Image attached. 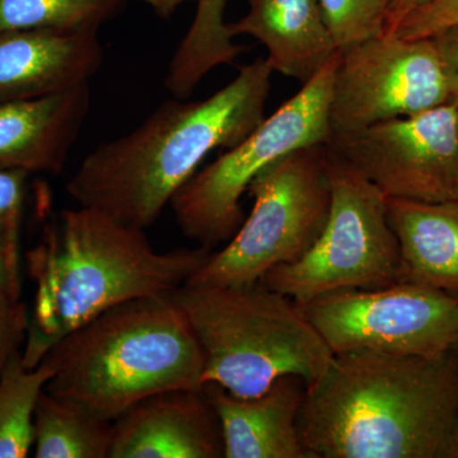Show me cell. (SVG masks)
Returning <instances> with one entry per match:
<instances>
[{"label":"cell","mask_w":458,"mask_h":458,"mask_svg":"<svg viewBox=\"0 0 458 458\" xmlns=\"http://www.w3.org/2000/svg\"><path fill=\"white\" fill-rule=\"evenodd\" d=\"M458 352H336L306 385L298 428L311 458H447Z\"/></svg>","instance_id":"1"},{"label":"cell","mask_w":458,"mask_h":458,"mask_svg":"<svg viewBox=\"0 0 458 458\" xmlns=\"http://www.w3.org/2000/svg\"><path fill=\"white\" fill-rule=\"evenodd\" d=\"M273 73L267 60L258 57L208 98L165 101L134 131L89 153L66 191L81 207L144 231L205 157L237 146L264 122Z\"/></svg>","instance_id":"2"},{"label":"cell","mask_w":458,"mask_h":458,"mask_svg":"<svg viewBox=\"0 0 458 458\" xmlns=\"http://www.w3.org/2000/svg\"><path fill=\"white\" fill-rule=\"evenodd\" d=\"M210 250L157 251L143 229L78 205L45 228L27 254L36 285L22 360L35 369L75 328L117 304L186 284Z\"/></svg>","instance_id":"3"},{"label":"cell","mask_w":458,"mask_h":458,"mask_svg":"<svg viewBox=\"0 0 458 458\" xmlns=\"http://www.w3.org/2000/svg\"><path fill=\"white\" fill-rule=\"evenodd\" d=\"M45 390L114 421L134 403L176 388L204 387V354L171 293L134 298L59 340L45 355Z\"/></svg>","instance_id":"4"},{"label":"cell","mask_w":458,"mask_h":458,"mask_svg":"<svg viewBox=\"0 0 458 458\" xmlns=\"http://www.w3.org/2000/svg\"><path fill=\"white\" fill-rule=\"evenodd\" d=\"M171 295L203 351L204 385L238 397L258 396L280 377L297 376L311 384L333 360L298 304L260 282L183 284Z\"/></svg>","instance_id":"5"},{"label":"cell","mask_w":458,"mask_h":458,"mask_svg":"<svg viewBox=\"0 0 458 458\" xmlns=\"http://www.w3.org/2000/svg\"><path fill=\"white\" fill-rule=\"evenodd\" d=\"M339 51L309 82L212 165L197 172L172 199L177 225L205 249L227 243L241 227V199L255 177L302 148L330 144V102Z\"/></svg>","instance_id":"6"},{"label":"cell","mask_w":458,"mask_h":458,"mask_svg":"<svg viewBox=\"0 0 458 458\" xmlns=\"http://www.w3.org/2000/svg\"><path fill=\"white\" fill-rule=\"evenodd\" d=\"M327 146L294 150L261 171L247 190L254 198L251 213L186 284L252 285L274 267L302 258L330 210Z\"/></svg>","instance_id":"7"},{"label":"cell","mask_w":458,"mask_h":458,"mask_svg":"<svg viewBox=\"0 0 458 458\" xmlns=\"http://www.w3.org/2000/svg\"><path fill=\"white\" fill-rule=\"evenodd\" d=\"M327 172L330 210L318 240L302 258L274 267L260 280L295 303L400 279V247L388 222L387 198L330 147Z\"/></svg>","instance_id":"8"},{"label":"cell","mask_w":458,"mask_h":458,"mask_svg":"<svg viewBox=\"0 0 458 458\" xmlns=\"http://www.w3.org/2000/svg\"><path fill=\"white\" fill-rule=\"evenodd\" d=\"M297 304L334 354L442 357L456 348L458 298L429 286L343 289Z\"/></svg>","instance_id":"9"},{"label":"cell","mask_w":458,"mask_h":458,"mask_svg":"<svg viewBox=\"0 0 458 458\" xmlns=\"http://www.w3.org/2000/svg\"><path fill=\"white\" fill-rule=\"evenodd\" d=\"M432 38L382 35L339 51L330 102L333 135L414 116L451 102Z\"/></svg>","instance_id":"10"},{"label":"cell","mask_w":458,"mask_h":458,"mask_svg":"<svg viewBox=\"0 0 458 458\" xmlns=\"http://www.w3.org/2000/svg\"><path fill=\"white\" fill-rule=\"evenodd\" d=\"M328 147L386 198L458 200V126L452 102L333 135Z\"/></svg>","instance_id":"11"},{"label":"cell","mask_w":458,"mask_h":458,"mask_svg":"<svg viewBox=\"0 0 458 458\" xmlns=\"http://www.w3.org/2000/svg\"><path fill=\"white\" fill-rule=\"evenodd\" d=\"M113 424L110 458L225 457L221 423L204 387L148 396Z\"/></svg>","instance_id":"12"},{"label":"cell","mask_w":458,"mask_h":458,"mask_svg":"<svg viewBox=\"0 0 458 458\" xmlns=\"http://www.w3.org/2000/svg\"><path fill=\"white\" fill-rule=\"evenodd\" d=\"M104 62L96 31L0 33V104L45 98L89 82Z\"/></svg>","instance_id":"13"},{"label":"cell","mask_w":458,"mask_h":458,"mask_svg":"<svg viewBox=\"0 0 458 458\" xmlns=\"http://www.w3.org/2000/svg\"><path fill=\"white\" fill-rule=\"evenodd\" d=\"M89 107V82L45 98L0 104V168L62 172Z\"/></svg>","instance_id":"14"},{"label":"cell","mask_w":458,"mask_h":458,"mask_svg":"<svg viewBox=\"0 0 458 458\" xmlns=\"http://www.w3.org/2000/svg\"><path fill=\"white\" fill-rule=\"evenodd\" d=\"M221 423L225 458H311L301 438L298 418L306 382L276 379L265 393L238 397L204 385Z\"/></svg>","instance_id":"15"},{"label":"cell","mask_w":458,"mask_h":458,"mask_svg":"<svg viewBox=\"0 0 458 458\" xmlns=\"http://www.w3.org/2000/svg\"><path fill=\"white\" fill-rule=\"evenodd\" d=\"M232 38L261 42L273 72L301 84L321 71L337 53L318 0H249V12L227 23Z\"/></svg>","instance_id":"16"},{"label":"cell","mask_w":458,"mask_h":458,"mask_svg":"<svg viewBox=\"0 0 458 458\" xmlns=\"http://www.w3.org/2000/svg\"><path fill=\"white\" fill-rule=\"evenodd\" d=\"M387 218L400 247L399 282L458 298V200L387 198Z\"/></svg>","instance_id":"17"},{"label":"cell","mask_w":458,"mask_h":458,"mask_svg":"<svg viewBox=\"0 0 458 458\" xmlns=\"http://www.w3.org/2000/svg\"><path fill=\"white\" fill-rule=\"evenodd\" d=\"M197 12L188 32L174 51L165 87L176 98L186 99L213 69L232 65L245 47L234 44L225 23L228 0H197Z\"/></svg>","instance_id":"18"},{"label":"cell","mask_w":458,"mask_h":458,"mask_svg":"<svg viewBox=\"0 0 458 458\" xmlns=\"http://www.w3.org/2000/svg\"><path fill=\"white\" fill-rule=\"evenodd\" d=\"M113 423L45 390L33 417L35 457L110 458Z\"/></svg>","instance_id":"19"},{"label":"cell","mask_w":458,"mask_h":458,"mask_svg":"<svg viewBox=\"0 0 458 458\" xmlns=\"http://www.w3.org/2000/svg\"><path fill=\"white\" fill-rule=\"evenodd\" d=\"M54 376L49 361L27 369L22 351L0 372V458H25L35 442L33 417L41 394Z\"/></svg>","instance_id":"20"},{"label":"cell","mask_w":458,"mask_h":458,"mask_svg":"<svg viewBox=\"0 0 458 458\" xmlns=\"http://www.w3.org/2000/svg\"><path fill=\"white\" fill-rule=\"evenodd\" d=\"M123 0H0V33L98 32Z\"/></svg>","instance_id":"21"},{"label":"cell","mask_w":458,"mask_h":458,"mask_svg":"<svg viewBox=\"0 0 458 458\" xmlns=\"http://www.w3.org/2000/svg\"><path fill=\"white\" fill-rule=\"evenodd\" d=\"M325 25L336 49L385 35L391 0H318Z\"/></svg>","instance_id":"22"},{"label":"cell","mask_w":458,"mask_h":458,"mask_svg":"<svg viewBox=\"0 0 458 458\" xmlns=\"http://www.w3.org/2000/svg\"><path fill=\"white\" fill-rule=\"evenodd\" d=\"M29 176L26 171L0 168V252L18 267Z\"/></svg>","instance_id":"23"},{"label":"cell","mask_w":458,"mask_h":458,"mask_svg":"<svg viewBox=\"0 0 458 458\" xmlns=\"http://www.w3.org/2000/svg\"><path fill=\"white\" fill-rule=\"evenodd\" d=\"M454 25H458V0H432L410 12L385 33L405 40H419L433 38Z\"/></svg>","instance_id":"24"},{"label":"cell","mask_w":458,"mask_h":458,"mask_svg":"<svg viewBox=\"0 0 458 458\" xmlns=\"http://www.w3.org/2000/svg\"><path fill=\"white\" fill-rule=\"evenodd\" d=\"M29 311L21 298L0 286V372L26 342Z\"/></svg>","instance_id":"25"},{"label":"cell","mask_w":458,"mask_h":458,"mask_svg":"<svg viewBox=\"0 0 458 458\" xmlns=\"http://www.w3.org/2000/svg\"><path fill=\"white\" fill-rule=\"evenodd\" d=\"M432 38L441 57L452 98L458 96V25L448 27Z\"/></svg>","instance_id":"26"},{"label":"cell","mask_w":458,"mask_h":458,"mask_svg":"<svg viewBox=\"0 0 458 458\" xmlns=\"http://www.w3.org/2000/svg\"><path fill=\"white\" fill-rule=\"evenodd\" d=\"M21 267L12 264L7 256L0 252V286L14 297H21Z\"/></svg>","instance_id":"27"},{"label":"cell","mask_w":458,"mask_h":458,"mask_svg":"<svg viewBox=\"0 0 458 458\" xmlns=\"http://www.w3.org/2000/svg\"><path fill=\"white\" fill-rule=\"evenodd\" d=\"M432 0H391L390 8H388L387 25H386V31L390 30L391 27L396 25L397 22L409 14L410 12L414 11L421 5Z\"/></svg>","instance_id":"28"},{"label":"cell","mask_w":458,"mask_h":458,"mask_svg":"<svg viewBox=\"0 0 458 458\" xmlns=\"http://www.w3.org/2000/svg\"><path fill=\"white\" fill-rule=\"evenodd\" d=\"M159 17L167 18L176 12V9L190 0H143Z\"/></svg>","instance_id":"29"},{"label":"cell","mask_w":458,"mask_h":458,"mask_svg":"<svg viewBox=\"0 0 458 458\" xmlns=\"http://www.w3.org/2000/svg\"><path fill=\"white\" fill-rule=\"evenodd\" d=\"M447 458H458V415L456 424H454V433H452L450 447H448Z\"/></svg>","instance_id":"30"},{"label":"cell","mask_w":458,"mask_h":458,"mask_svg":"<svg viewBox=\"0 0 458 458\" xmlns=\"http://www.w3.org/2000/svg\"><path fill=\"white\" fill-rule=\"evenodd\" d=\"M451 102H452V105H454V113H456V120H457V126H458V96H456V98H452Z\"/></svg>","instance_id":"31"},{"label":"cell","mask_w":458,"mask_h":458,"mask_svg":"<svg viewBox=\"0 0 458 458\" xmlns=\"http://www.w3.org/2000/svg\"><path fill=\"white\" fill-rule=\"evenodd\" d=\"M454 351L458 352V340H457L456 348H454Z\"/></svg>","instance_id":"32"}]
</instances>
